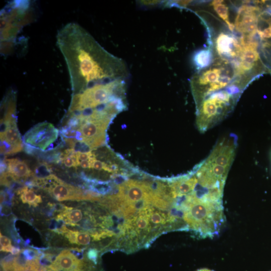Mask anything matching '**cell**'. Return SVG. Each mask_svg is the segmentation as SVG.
<instances>
[{"label": "cell", "mask_w": 271, "mask_h": 271, "mask_svg": "<svg viewBox=\"0 0 271 271\" xmlns=\"http://www.w3.org/2000/svg\"><path fill=\"white\" fill-rule=\"evenodd\" d=\"M56 38L68 68L72 94L95 83L128 77L123 61L104 49L79 24L68 23Z\"/></svg>", "instance_id": "6da1fadb"}, {"label": "cell", "mask_w": 271, "mask_h": 271, "mask_svg": "<svg viewBox=\"0 0 271 271\" xmlns=\"http://www.w3.org/2000/svg\"><path fill=\"white\" fill-rule=\"evenodd\" d=\"M223 191L205 187L198 181L193 191L180 197L179 207L188 231L201 238L218 235L225 221Z\"/></svg>", "instance_id": "7a4b0ae2"}, {"label": "cell", "mask_w": 271, "mask_h": 271, "mask_svg": "<svg viewBox=\"0 0 271 271\" xmlns=\"http://www.w3.org/2000/svg\"><path fill=\"white\" fill-rule=\"evenodd\" d=\"M34 7L30 1L9 2L1 11V54L10 53L23 28L34 18Z\"/></svg>", "instance_id": "3957f363"}, {"label": "cell", "mask_w": 271, "mask_h": 271, "mask_svg": "<svg viewBox=\"0 0 271 271\" xmlns=\"http://www.w3.org/2000/svg\"><path fill=\"white\" fill-rule=\"evenodd\" d=\"M125 80L119 78L95 83L78 93L72 94L68 112H79L117 98H125Z\"/></svg>", "instance_id": "277c9868"}, {"label": "cell", "mask_w": 271, "mask_h": 271, "mask_svg": "<svg viewBox=\"0 0 271 271\" xmlns=\"http://www.w3.org/2000/svg\"><path fill=\"white\" fill-rule=\"evenodd\" d=\"M68 113L74 115L78 120V125L74 129L80 133L82 143L87 145L91 150L105 143V132L112 119L111 118L95 113L88 116Z\"/></svg>", "instance_id": "5b68a950"}, {"label": "cell", "mask_w": 271, "mask_h": 271, "mask_svg": "<svg viewBox=\"0 0 271 271\" xmlns=\"http://www.w3.org/2000/svg\"><path fill=\"white\" fill-rule=\"evenodd\" d=\"M42 187L56 200H96L91 191H84L81 189L63 182L54 175H50L43 179Z\"/></svg>", "instance_id": "8992f818"}, {"label": "cell", "mask_w": 271, "mask_h": 271, "mask_svg": "<svg viewBox=\"0 0 271 271\" xmlns=\"http://www.w3.org/2000/svg\"><path fill=\"white\" fill-rule=\"evenodd\" d=\"M260 7L256 28L259 42V54L268 73L271 74V10Z\"/></svg>", "instance_id": "52a82bcc"}, {"label": "cell", "mask_w": 271, "mask_h": 271, "mask_svg": "<svg viewBox=\"0 0 271 271\" xmlns=\"http://www.w3.org/2000/svg\"><path fill=\"white\" fill-rule=\"evenodd\" d=\"M59 131L52 124L44 122L37 124L23 137L26 146L40 150H46L58 138Z\"/></svg>", "instance_id": "ba28073f"}, {"label": "cell", "mask_w": 271, "mask_h": 271, "mask_svg": "<svg viewBox=\"0 0 271 271\" xmlns=\"http://www.w3.org/2000/svg\"><path fill=\"white\" fill-rule=\"evenodd\" d=\"M22 139L17 125L16 118L1 121V154L10 155L21 151Z\"/></svg>", "instance_id": "9c48e42d"}, {"label": "cell", "mask_w": 271, "mask_h": 271, "mask_svg": "<svg viewBox=\"0 0 271 271\" xmlns=\"http://www.w3.org/2000/svg\"><path fill=\"white\" fill-rule=\"evenodd\" d=\"M82 266V262L73 254L64 250L58 254L49 267L53 271H80Z\"/></svg>", "instance_id": "30bf717a"}, {"label": "cell", "mask_w": 271, "mask_h": 271, "mask_svg": "<svg viewBox=\"0 0 271 271\" xmlns=\"http://www.w3.org/2000/svg\"><path fill=\"white\" fill-rule=\"evenodd\" d=\"M3 161L6 165L7 171L18 179H26L33 174L26 163L23 161L17 159H9Z\"/></svg>", "instance_id": "8fae6325"}, {"label": "cell", "mask_w": 271, "mask_h": 271, "mask_svg": "<svg viewBox=\"0 0 271 271\" xmlns=\"http://www.w3.org/2000/svg\"><path fill=\"white\" fill-rule=\"evenodd\" d=\"M212 61L213 53L211 49L196 51L193 56V62L199 71L207 68Z\"/></svg>", "instance_id": "7c38bea8"}, {"label": "cell", "mask_w": 271, "mask_h": 271, "mask_svg": "<svg viewBox=\"0 0 271 271\" xmlns=\"http://www.w3.org/2000/svg\"><path fill=\"white\" fill-rule=\"evenodd\" d=\"M20 195V198L24 203L36 206L38 203L42 202V198L40 195L36 194L33 190L29 189L27 187H24L17 192Z\"/></svg>", "instance_id": "4fadbf2b"}, {"label": "cell", "mask_w": 271, "mask_h": 271, "mask_svg": "<svg viewBox=\"0 0 271 271\" xmlns=\"http://www.w3.org/2000/svg\"><path fill=\"white\" fill-rule=\"evenodd\" d=\"M211 4L217 14L227 24L229 30L233 31L235 26L229 21L228 7L223 1H213Z\"/></svg>", "instance_id": "5bb4252c"}, {"label": "cell", "mask_w": 271, "mask_h": 271, "mask_svg": "<svg viewBox=\"0 0 271 271\" xmlns=\"http://www.w3.org/2000/svg\"><path fill=\"white\" fill-rule=\"evenodd\" d=\"M58 217H65L67 223H76L80 221L83 217L82 212L80 210L71 208H67L62 214L58 216Z\"/></svg>", "instance_id": "9a60e30c"}, {"label": "cell", "mask_w": 271, "mask_h": 271, "mask_svg": "<svg viewBox=\"0 0 271 271\" xmlns=\"http://www.w3.org/2000/svg\"><path fill=\"white\" fill-rule=\"evenodd\" d=\"M18 180L13 174L7 171L1 174V185H5L7 187H10L13 183Z\"/></svg>", "instance_id": "2e32d148"}, {"label": "cell", "mask_w": 271, "mask_h": 271, "mask_svg": "<svg viewBox=\"0 0 271 271\" xmlns=\"http://www.w3.org/2000/svg\"><path fill=\"white\" fill-rule=\"evenodd\" d=\"M91 241L90 236L87 232H78L77 236V244L79 245H88Z\"/></svg>", "instance_id": "e0dca14e"}, {"label": "cell", "mask_w": 271, "mask_h": 271, "mask_svg": "<svg viewBox=\"0 0 271 271\" xmlns=\"http://www.w3.org/2000/svg\"><path fill=\"white\" fill-rule=\"evenodd\" d=\"M51 169L47 164H42V165L37 167L35 170V173L38 175L42 176L43 174H50Z\"/></svg>", "instance_id": "ac0fdd59"}, {"label": "cell", "mask_w": 271, "mask_h": 271, "mask_svg": "<svg viewBox=\"0 0 271 271\" xmlns=\"http://www.w3.org/2000/svg\"><path fill=\"white\" fill-rule=\"evenodd\" d=\"M78 231L67 230L65 232V236L71 243L77 244V236Z\"/></svg>", "instance_id": "d6986e66"}, {"label": "cell", "mask_w": 271, "mask_h": 271, "mask_svg": "<svg viewBox=\"0 0 271 271\" xmlns=\"http://www.w3.org/2000/svg\"><path fill=\"white\" fill-rule=\"evenodd\" d=\"M98 255V251L93 248L90 249L87 253V257L95 263H96L97 262Z\"/></svg>", "instance_id": "ffe728a7"}, {"label": "cell", "mask_w": 271, "mask_h": 271, "mask_svg": "<svg viewBox=\"0 0 271 271\" xmlns=\"http://www.w3.org/2000/svg\"><path fill=\"white\" fill-rule=\"evenodd\" d=\"M0 239L1 250L5 248L12 246L11 240L7 236L2 235L1 233Z\"/></svg>", "instance_id": "44dd1931"}, {"label": "cell", "mask_w": 271, "mask_h": 271, "mask_svg": "<svg viewBox=\"0 0 271 271\" xmlns=\"http://www.w3.org/2000/svg\"><path fill=\"white\" fill-rule=\"evenodd\" d=\"M139 2L144 6H154L163 3L161 1H142Z\"/></svg>", "instance_id": "7402d4cb"}, {"label": "cell", "mask_w": 271, "mask_h": 271, "mask_svg": "<svg viewBox=\"0 0 271 271\" xmlns=\"http://www.w3.org/2000/svg\"><path fill=\"white\" fill-rule=\"evenodd\" d=\"M20 252V249L13 246L11 253L12 254H17Z\"/></svg>", "instance_id": "603a6c76"}, {"label": "cell", "mask_w": 271, "mask_h": 271, "mask_svg": "<svg viewBox=\"0 0 271 271\" xmlns=\"http://www.w3.org/2000/svg\"><path fill=\"white\" fill-rule=\"evenodd\" d=\"M196 271H214V270H211L208 268H201V269H199L197 270Z\"/></svg>", "instance_id": "cb8c5ba5"}]
</instances>
